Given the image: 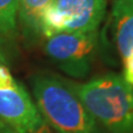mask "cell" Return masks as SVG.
<instances>
[{"label": "cell", "mask_w": 133, "mask_h": 133, "mask_svg": "<svg viewBox=\"0 0 133 133\" xmlns=\"http://www.w3.org/2000/svg\"><path fill=\"white\" fill-rule=\"evenodd\" d=\"M105 10L107 0H52L41 16V36L95 31Z\"/></svg>", "instance_id": "cell-3"}, {"label": "cell", "mask_w": 133, "mask_h": 133, "mask_svg": "<svg viewBox=\"0 0 133 133\" xmlns=\"http://www.w3.org/2000/svg\"><path fill=\"white\" fill-rule=\"evenodd\" d=\"M70 85L87 111L110 133H133V88L121 74Z\"/></svg>", "instance_id": "cell-1"}, {"label": "cell", "mask_w": 133, "mask_h": 133, "mask_svg": "<svg viewBox=\"0 0 133 133\" xmlns=\"http://www.w3.org/2000/svg\"><path fill=\"white\" fill-rule=\"evenodd\" d=\"M112 24L122 59L133 51V0H112Z\"/></svg>", "instance_id": "cell-6"}, {"label": "cell", "mask_w": 133, "mask_h": 133, "mask_svg": "<svg viewBox=\"0 0 133 133\" xmlns=\"http://www.w3.org/2000/svg\"><path fill=\"white\" fill-rule=\"evenodd\" d=\"M51 1L52 0H19L18 18L27 37L36 38L41 36V16Z\"/></svg>", "instance_id": "cell-7"}, {"label": "cell", "mask_w": 133, "mask_h": 133, "mask_svg": "<svg viewBox=\"0 0 133 133\" xmlns=\"http://www.w3.org/2000/svg\"><path fill=\"white\" fill-rule=\"evenodd\" d=\"M18 6L19 0H0V44L16 36Z\"/></svg>", "instance_id": "cell-8"}, {"label": "cell", "mask_w": 133, "mask_h": 133, "mask_svg": "<svg viewBox=\"0 0 133 133\" xmlns=\"http://www.w3.org/2000/svg\"><path fill=\"white\" fill-rule=\"evenodd\" d=\"M17 85L18 82L14 79L8 68L2 64V62H0V90L12 89Z\"/></svg>", "instance_id": "cell-9"}, {"label": "cell", "mask_w": 133, "mask_h": 133, "mask_svg": "<svg viewBox=\"0 0 133 133\" xmlns=\"http://www.w3.org/2000/svg\"><path fill=\"white\" fill-rule=\"evenodd\" d=\"M1 59H2V56H1V53H0V62H2Z\"/></svg>", "instance_id": "cell-12"}, {"label": "cell", "mask_w": 133, "mask_h": 133, "mask_svg": "<svg viewBox=\"0 0 133 133\" xmlns=\"http://www.w3.org/2000/svg\"><path fill=\"white\" fill-rule=\"evenodd\" d=\"M32 91L40 115L57 133H98L97 121L66 82L39 74L32 79Z\"/></svg>", "instance_id": "cell-2"}, {"label": "cell", "mask_w": 133, "mask_h": 133, "mask_svg": "<svg viewBox=\"0 0 133 133\" xmlns=\"http://www.w3.org/2000/svg\"><path fill=\"white\" fill-rule=\"evenodd\" d=\"M0 133H14V132H12L6 124H3L1 121H0Z\"/></svg>", "instance_id": "cell-11"}, {"label": "cell", "mask_w": 133, "mask_h": 133, "mask_svg": "<svg viewBox=\"0 0 133 133\" xmlns=\"http://www.w3.org/2000/svg\"><path fill=\"white\" fill-rule=\"evenodd\" d=\"M0 121L14 133H39L45 128L37 107L19 83L0 90Z\"/></svg>", "instance_id": "cell-5"}, {"label": "cell", "mask_w": 133, "mask_h": 133, "mask_svg": "<svg viewBox=\"0 0 133 133\" xmlns=\"http://www.w3.org/2000/svg\"><path fill=\"white\" fill-rule=\"evenodd\" d=\"M98 45V33L62 32L47 38L45 52L66 74L83 78L89 73Z\"/></svg>", "instance_id": "cell-4"}, {"label": "cell", "mask_w": 133, "mask_h": 133, "mask_svg": "<svg viewBox=\"0 0 133 133\" xmlns=\"http://www.w3.org/2000/svg\"><path fill=\"white\" fill-rule=\"evenodd\" d=\"M123 60V74L122 78L124 79L129 85L133 88V51L124 58Z\"/></svg>", "instance_id": "cell-10"}]
</instances>
